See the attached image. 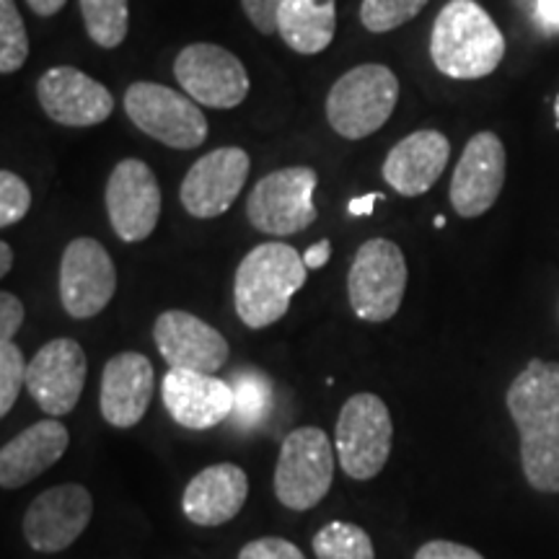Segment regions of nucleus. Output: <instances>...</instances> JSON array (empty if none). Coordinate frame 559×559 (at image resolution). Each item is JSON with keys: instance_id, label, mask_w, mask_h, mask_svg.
Returning a JSON list of instances; mask_svg holds the SVG:
<instances>
[{"instance_id": "f257e3e1", "label": "nucleus", "mask_w": 559, "mask_h": 559, "mask_svg": "<svg viewBox=\"0 0 559 559\" xmlns=\"http://www.w3.org/2000/svg\"><path fill=\"white\" fill-rule=\"evenodd\" d=\"M521 436V466L539 492H559V362L531 360L508 389Z\"/></svg>"}, {"instance_id": "f03ea898", "label": "nucleus", "mask_w": 559, "mask_h": 559, "mask_svg": "<svg viewBox=\"0 0 559 559\" xmlns=\"http://www.w3.org/2000/svg\"><path fill=\"white\" fill-rule=\"evenodd\" d=\"M430 58L453 81H477L498 70L506 39L477 0H451L432 24Z\"/></svg>"}, {"instance_id": "7ed1b4c3", "label": "nucleus", "mask_w": 559, "mask_h": 559, "mask_svg": "<svg viewBox=\"0 0 559 559\" xmlns=\"http://www.w3.org/2000/svg\"><path fill=\"white\" fill-rule=\"evenodd\" d=\"M304 257L288 243H260L236 270V313L249 330H264L290 309V298L306 285Z\"/></svg>"}, {"instance_id": "20e7f679", "label": "nucleus", "mask_w": 559, "mask_h": 559, "mask_svg": "<svg viewBox=\"0 0 559 559\" xmlns=\"http://www.w3.org/2000/svg\"><path fill=\"white\" fill-rule=\"evenodd\" d=\"M400 102V79L379 62L347 70L326 96V120L347 140L373 135L389 122Z\"/></svg>"}, {"instance_id": "39448f33", "label": "nucleus", "mask_w": 559, "mask_h": 559, "mask_svg": "<svg viewBox=\"0 0 559 559\" xmlns=\"http://www.w3.org/2000/svg\"><path fill=\"white\" fill-rule=\"evenodd\" d=\"M391 440H394V425L381 396L368 391L349 396L340 409L337 430H334V449L342 472L360 481L379 477L389 461Z\"/></svg>"}, {"instance_id": "423d86ee", "label": "nucleus", "mask_w": 559, "mask_h": 559, "mask_svg": "<svg viewBox=\"0 0 559 559\" xmlns=\"http://www.w3.org/2000/svg\"><path fill=\"white\" fill-rule=\"evenodd\" d=\"M407 290V262L389 239H370L355 251L347 275V296L362 321H389L400 311Z\"/></svg>"}, {"instance_id": "0eeeda50", "label": "nucleus", "mask_w": 559, "mask_h": 559, "mask_svg": "<svg viewBox=\"0 0 559 559\" xmlns=\"http://www.w3.org/2000/svg\"><path fill=\"white\" fill-rule=\"evenodd\" d=\"M124 111L138 130L169 148L192 151L207 138V120L200 104L160 83H132L124 94Z\"/></svg>"}, {"instance_id": "6e6552de", "label": "nucleus", "mask_w": 559, "mask_h": 559, "mask_svg": "<svg viewBox=\"0 0 559 559\" xmlns=\"http://www.w3.org/2000/svg\"><path fill=\"white\" fill-rule=\"evenodd\" d=\"M334 479L332 440L319 428H298L283 440L275 466V495L285 508H317Z\"/></svg>"}, {"instance_id": "1a4fd4ad", "label": "nucleus", "mask_w": 559, "mask_h": 559, "mask_svg": "<svg viewBox=\"0 0 559 559\" xmlns=\"http://www.w3.org/2000/svg\"><path fill=\"white\" fill-rule=\"evenodd\" d=\"M319 174L311 166H288L262 177L247 200L249 223L270 236H293L319 218L313 205Z\"/></svg>"}, {"instance_id": "9d476101", "label": "nucleus", "mask_w": 559, "mask_h": 559, "mask_svg": "<svg viewBox=\"0 0 559 559\" xmlns=\"http://www.w3.org/2000/svg\"><path fill=\"white\" fill-rule=\"evenodd\" d=\"M174 75L187 96L200 107L234 109L247 99L249 75L243 62L226 47L198 41L185 47L174 60Z\"/></svg>"}, {"instance_id": "9b49d317", "label": "nucleus", "mask_w": 559, "mask_h": 559, "mask_svg": "<svg viewBox=\"0 0 559 559\" xmlns=\"http://www.w3.org/2000/svg\"><path fill=\"white\" fill-rule=\"evenodd\" d=\"M117 270L109 251L94 239L70 241L60 260V304L73 319L102 313L115 298Z\"/></svg>"}, {"instance_id": "f8f14e48", "label": "nucleus", "mask_w": 559, "mask_h": 559, "mask_svg": "<svg viewBox=\"0 0 559 559\" xmlns=\"http://www.w3.org/2000/svg\"><path fill=\"white\" fill-rule=\"evenodd\" d=\"M107 213L122 241H145L160 218V187L148 164L124 158L109 174Z\"/></svg>"}, {"instance_id": "ddd939ff", "label": "nucleus", "mask_w": 559, "mask_h": 559, "mask_svg": "<svg viewBox=\"0 0 559 559\" xmlns=\"http://www.w3.org/2000/svg\"><path fill=\"white\" fill-rule=\"evenodd\" d=\"M86 353L75 340L58 337L47 342L26 368V389L50 417L70 415L86 386Z\"/></svg>"}, {"instance_id": "4468645a", "label": "nucleus", "mask_w": 559, "mask_h": 559, "mask_svg": "<svg viewBox=\"0 0 559 559\" xmlns=\"http://www.w3.org/2000/svg\"><path fill=\"white\" fill-rule=\"evenodd\" d=\"M251 158L243 148L228 145L202 156L181 181V205L194 218H218L234 205L249 179Z\"/></svg>"}, {"instance_id": "2eb2a0df", "label": "nucleus", "mask_w": 559, "mask_h": 559, "mask_svg": "<svg viewBox=\"0 0 559 559\" xmlns=\"http://www.w3.org/2000/svg\"><path fill=\"white\" fill-rule=\"evenodd\" d=\"M91 515H94V498L88 489L68 481L34 498L24 515V536L34 551L55 555L79 539Z\"/></svg>"}, {"instance_id": "dca6fc26", "label": "nucleus", "mask_w": 559, "mask_h": 559, "mask_svg": "<svg viewBox=\"0 0 559 559\" xmlns=\"http://www.w3.org/2000/svg\"><path fill=\"white\" fill-rule=\"evenodd\" d=\"M508 156L495 132H477L466 143L451 179V205L461 218H479L495 205L506 185Z\"/></svg>"}, {"instance_id": "f3484780", "label": "nucleus", "mask_w": 559, "mask_h": 559, "mask_svg": "<svg viewBox=\"0 0 559 559\" xmlns=\"http://www.w3.org/2000/svg\"><path fill=\"white\" fill-rule=\"evenodd\" d=\"M37 99L45 115L66 128H94L115 111L109 88L73 66L47 70L37 81Z\"/></svg>"}, {"instance_id": "a211bd4d", "label": "nucleus", "mask_w": 559, "mask_h": 559, "mask_svg": "<svg viewBox=\"0 0 559 559\" xmlns=\"http://www.w3.org/2000/svg\"><path fill=\"white\" fill-rule=\"evenodd\" d=\"M153 340L169 368L218 373L228 362V342L223 334L190 311H164L153 326Z\"/></svg>"}, {"instance_id": "6ab92c4d", "label": "nucleus", "mask_w": 559, "mask_h": 559, "mask_svg": "<svg viewBox=\"0 0 559 559\" xmlns=\"http://www.w3.org/2000/svg\"><path fill=\"white\" fill-rule=\"evenodd\" d=\"M171 419L187 430H210L234 417L236 394L228 381L210 373L169 368L160 383Z\"/></svg>"}, {"instance_id": "aec40b11", "label": "nucleus", "mask_w": 559, "mask_h": 559, "mask_svg": "<svg viewBox=\"0 0 559 559\" xmlns=\"http://www.w3.org/2000/svg\"><path fill=\"white\" fill-rule=\"evenodd\" d=\"M153 400V366L140 353L115 355L102 373L99 407L115 428H135Z\"/></svg>"}, {"instance_id": "412c9836", "label": "nucleus", "mask_w": 559, "mask_h": 559, "mask_svg": "<svg viewBox=\"0 0 559 559\" xmlns=\"http://www.w3.org/2000/svg\"><path fill=\"white\" fill-rule=\"evenodd\" d=\"M449 156L451 143L443 132L417 130L389 151L383 160V179L404 198H419L443 177Z\"/></svg>"}, {"instance_id": "4be33fe9", "label": "nucleus", "mask_w": 559, "mask_h": 559, "mask_svg": "<svg viewBox=\"0 0 559 559\" xmlns=\"http://www.w3.org/2000/svg\"><path fill=\"white\" fill-rule=\"evenodd\" d=\"M70 443L68 428L58 417L34 423L32 428L19 432L0 451V485L3 489H19L29 485L47 469H52L66 456Z\"/></svg>"}, {"instance_id": "5701e85b", "label": "nucleus", "mask_w": 559, "mask_h": 559, "mask_svg": "<svg viewBox=\"0 0 559 559\" xmlns=\"http://www.w3.org/2000/svg\"><path fill=\"white\" fill-rule=\"evenodd\" d=\"M247 498V472L236 464H215L192 477L181 495V510L198 526H223L241 513Z\"/></svg>"}, {"instance_id": "b1692460", "label": "nucleus", "mask_w": 559, "mask_h": 559, "mask_svg": "<svg viewBox=\"0 0 559 559\" xmlns=\"http://www.w3.org/2000/svg\"><path fill=\"white\" fill-rule=\"evenodd\" d=\"M277 32L293 52H324L337 32V0H283Z\"/></svg>"}, {"instance_id": "393cba45", "label": "nucleus", "mask_w": 559, "mask_h": 559, "mask_svg": "<svg viewBox=\"0 0 559 559\" xmlns=\"http://www.w3.org/2000/svg\"><path fill=\"white\" fill-rule=\"evenodd\" d=\"M88 37L104 50L120 47L130 29V0H79Z\"/></svg>"}, {"instance_id": "a878e982", "label": "nucleus", "mask_w": 559, "mask_h": 559, "mask_svg": "<svg viewBox=\"0 0 559 559\" xmlns=\"http://www.w3.org/2000/svg\"><path fill=\"white\" fill-rule=\"evenodd\" d=\"M236 394L234 423L241 430H254L264 423L272 407V383L260 370H236L234 381H230Z\"/></svg>"}, {"instance_id": "bb28decb", "label": "nucleus", "mask_w": 559, "mask_h": 559, "mask_svg": "<svg viewBox=\"0 0 559 559\" xmlns=\"http://www.w3.org/2000/svg\"><path fill=\"white\" fill-rule=\"evenodd\" d=\"M313 551L319 559H376L370 536L347 521H332L313 536Z\"/></svg>"}, {"instance_id": "cd10ccee", "label": "nucleus", "mask_w": 559, "mask_h": 559, "mask_svg": "<svg viewBox=\"0 0 559 559\" xmlns=\"http://www.w3.org/2000/svg\"><path fill=\"white\" fill-rule=\"evenodd\" d=\"M29 60V34L13 0H0V73L11 75Z\"/></svg>"}, {"instance_id": "c85d7f7f", "label": "nucleus", "mask_w": 559, "mask_h": 559, "mask_svg": "<svg viewBox=\"0 0 559 559\" xmlns=\"http://www.w3.org/2000/svg\"><path fill=\"white\" fill-rule=\"evenodd\" d=\"M428 5V0H362L360 21L368 32H394Z\"/></svg>"}, {"instance_id": "c756f323", "label": "nucleus", "mask_w": 559, "mask_h": 559, "mask_svg": "<svg viewBox=\"0 0 559 559\" xmlns=\"http://www.w3.org/2000/svg\"><path fill=\"white\" fill-rule=\"evenodd\" d=\"M26 368L29 362L24 360V353L16 342H0V415H9L19 400L21 386H26Z\"/></svg>"}, {"instance_id": "7c9ffc66", "label": "nucleus", "mask_w": 559, "mask_h": 559, "mask_svg": "<svg viewBox=\"0 0 559 559\" xmlns=\"http://www.w3.org/2000/svg\"><path fill=\"white\" fill-rule=\"evenodd\" d=\"M32 207L29 185L9 169L0 171V228L16 226Z\"/></svg>"}, {"instance_id": "2f4dec72", "label": "nucleus", "mask_w": 559, "mask_h": 559, "mask_svg": "<svg viewBox=\"0 0 559 559\" xmlns=\"http://www.w3.org/2000/svg\"><path fill=\"white\" fill-rule=\"evenodd\" d=\"M239 559H306L296 544L277 536H262L239 551Z\"/></svg>"}, {"instance_id": "473e14b6", "label": "nucleus", "mask_w": 559, "mask_h": 559, "mask_svg": "<svg viewBox=\"0 0 559 559\" xmlns=\"http://www.w3.org/2000/svg\"><path fill=\"white\" fill-rule=\"evenodd\" d=\"M283 0H241V9L247 13L257 32L277 34V16Z\"/></svg>"}, {"instance_id": "72a5a7b5", "label": "nucleus", "mask_w": 559, "mask_h": 559, "mask_svg": "<svg viewBox=\"0 0 559 559\" xmlns=\"http://www.w3.org/2000/svg\"><path fill=\"white\" fill-rule=\"evenodd\" d=\"M24 304L9 290L0 293V342L13 340V334H16L21 330V324H24Z\"/></svg>"}, {"instance_id": "f704fd0d", "label": "nucleus", "mask_w": 559, "mask_h": 559, "mask_svg": "<svg viewBox=\"0 0 559 559\" xmlns=\"http://www.w3.org/2000/svg\"><path fill=\"white\" fill-rule=\"evenodd\" d=\"M415 559H485L477 549L466 547V544H456V542H428L417 549Z\"/></svg>"}, {"instance_id": "c9c22d12", "label": "nucleus", "mask_w": 559, "mask_h": 559, "mask_svg": "<svg viewBox=\"0 0 559 559\" xmlns=\"http://www.w3.org/2000/svg\"><path fill=\"white\" fill-rule=\"evenodd\" d=\"M534 11L544 32H559V0H536Z\"/></svg>"}, {"instance_id": "e433bc0d", "label": "nucleus", "mask_w": 559, "mask_h": 559, "mask_svg": "<svg viewBox=\"0 0 559 559\" xmlns=\"http://www.w3.org/2000/svg\"><path fill=\"white\" fill-rule=\"evenodd\" d=\"M330 257H332V243L324 239L304 251V264L309 270H321L326 262H330Z\"/></svg>"}, {"instance_id": "4c0bfd02", "label": "nucleus", "mask_w": 559, "mask_h": 559, "mask_svg": "<svg viewBox=\"0 0 559 559\" xmlns=\"http://www.w3.org/2000/svg\"><path fill=\"white\" fill-rule=\"evenodd\" d=\"M381 200H383L381 192H370V194H366V198H353L347 205V213L355 215V218H360V215H370L373 213L376 202H381Z\"/></svg>"}, {"instance_id": "58836bf2", "label": "nucleus", "mask_w": 559, "mask_h": 559, "mask_svg": "<svg viewBox=\"0 0 559 559\" xmlns=\"http://www.w3.org/2000/svg\"><path fill=\"white\" fill-rule=\"evenodd\" d=\"M29 3V9L37 13V16H55V13H60L62 5L68 3V0H26Z\"/></svg>"}, {"instance_id": "ea45409f", "label": "nucleus", "mask_w": 559, "mask_h": 559, "mask_svg": "<svg viewBox=\"0 0 559 559\" xmlns=\"http://www.w3.org/2000/svg\"><path fill=\"white\" fill-rule=\"evenodd\" d=\"M11 264H13V251H11V247L9 243H0V275H9L11 272Z\"/></svg>"}, {"instance_id": "a19ab883", "label": "nucleus", "mask_w": 559, "mask_h": 559, "mask_svg": "<svg viewBox=\"0 0 559 559\" xmlns=\"http://www.w3.org/2000/svg\"><path fill=\"white\" fill-rule=\"evenodd\" d=\"M432 226H436V228H443V226H445V218H443V215H438V218L432 221Z\"/></svg>"}, {"instance_id": "79ce46f5", "label": "nucleus", "mask_w": 559, "mask_h": 559, "mask_svg": "<svg viewBox=\"0 0 559 559\" xmlns=\"http://www.w3.org/2000/svg\"><path fill=\"white\" fill-rule=\"evenodd\" d=\"M555 115H557V128H559V94H557V99H555Z\"/></svg>"}]
</instances>
